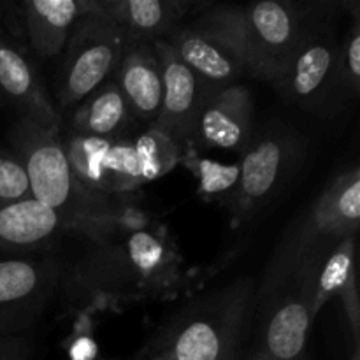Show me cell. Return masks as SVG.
<instances>
[{
  "instance_id": "cell-1",
  "label": "cell",
  "mask_w": 360,
  "mask_h": 360,
  "mask_svg": "<svg viewBox=\"0 0 360 360\" xmlns=\"http://www.w3.org/2000/svg\"><path fill=\"white\" fill-rule=\"evenodd\" d=\"M181 281V257L162 225L86 239L83 252L63 267L58 290L72 309L118 308L164 297Z\"/></svg>"
},
{
  "instance_id": "cell-2",
  "label": "cell",
  "mask_w": 360,
  "mask_h": 360,
  "mask_svg": "<svg viewBox=\"0 0 360 360\" xmlns=\"http://www.w3.org/2000/svg\"><path fill=\"white\" fill-rule=\"evenodd\" d=\"M255 297L257 283L250 276L197 295L162 326L155 354L169 360H241Z\"/></svg>"
},
{
  "instance_id": "cell-3",
  "label": "cell",
  "mask_w": 360,
  "mask_h": 360,
  "mask_svg": "<svg viewBox=\"0 0 360 360\" xmlns=\"http://www.w3.org/2000/svg\"><path fill=\"white\" fill-rule=\"evenodd\" d=\"M239 53L246 74L274 84L290 62L304 30V16L288 0L213 4L199 18Z\"/></svg>"
},
{
  "instance_id": "cell-4",
  "label": "cell",
  "mask_w": 360,
  "mask_h": 360,
  "mask_svg": "<svg viewBox=\"0 0 360 360\" xmlns=\"http://www.w3.org/2000/svg\"><path fill=\"white\" fill-rule=\"evenodd\" d=\"M323 260H308L280 276L262 278L252 322L253 354L269 360H306L309 329L316 316V278Z\"/></svg>"
},
{
  "instance_id": "cell-5",
  "label": "cell",
  "mask_w": 360,
  "mask_h": 360,
  "mask_svg": "<svg viewBox=\"0 0 360 360\" xmlns=\"http://www.w3.org/2000/svg\"><path fill=\"white\" fill-rule=\"evenodd\" d=\"M9 151L21 165L32 199L51 207L65 221V231L88 211L101 192L84 188L74 179L60 130L44 129L18 118L7 134Z\"/></svg>"
},
{
  "instance_id": "cell-6",
  "label": "cell",
  "mask_w": 360,
  "mask_h": 360,
  "mask_svg": "<svg viewBox=\"0 0 360 360\" xmlns=\"http://www.w3.org/2000/svg\"><path fill=\"white\" fill-rule=\"evenodd\" d=\"M304 30L274 88L288 105L329 115L345 101L340 79V37L330 16L302 14Z\"/></svg>"
},
{
  "instance_id": "cell-7",
  "label": "cell",
  "mask_w": 360,
  "mask_h": 360,
  "mask_svg": "<svg viewBox=\"0 0 360 360\" xmlns=\"http://www.w3.org/2000/svg\"><path fill=\"white\" fill-rule=\"evenodd\" d=\"M304 158V141L280 120L255 129L252 143L239 157V183L229 202L236 224L250 220L273 202L290 183Z\"/></svg>"
},
{
  "instance_id": "cell-8",
  "label": "cell",
  "mask_w": 360,
  "mask_h": 360,
  "mask_svg": "<svg viewBox=\"0 0 360 360\" xmlns=\"http://www.w3.org/2000/svg\"><path fill=\"white\" fill-rule=\"evenodd\" d=\"M130 44L115 23L90 0L86 13L74 25L62 51L56 98L60 108L77 105L112 79Z\"/></svg>"
},
{
  "instance_id": "cell-9",
  "label": "cell",
  "mask_w": 360,
  "mask_h": 360,
  "mask_svg": "<svg viewBox=\"0 0 360 360\" xmlns=\"http://www.w3.org/2000/svg\"><path fill=\"white\" fill-rule=\"evenodd\" d=\"M63 264L53 255L0 259V340L34 329L58 292Z\"/></svg>"
},
{
  "instance_id": "cell-10",
  "label": "cell",
  "mask_w": 360,
  "mask_h": 360,
  "mask_svg": "<svg viewBox=\"0 0 360 360\" xmlns=\"http://www.w3.org/2000/svg\"><path fill=\"white\" fill-rule=\"evenodd\" d=\"M153 48L160 62L164 94L160 112L150 127L172 141L183 155L192 148L197 116L211 90L176 56L165 39L155 41Z\"/></svg>"
},
{
  "instance_id": "cell-11",
  "label": "cell",
  "mask_w": 360,
  "mask_h": 360,
  "mask_svg": "<svg viewBox=\"0 0 360 360\" xmlns=\"http://www.w3.org/2000/svg\"><path fill=\"white\" fill-rule=\"evenodd\" d=\"M253 97L241 83L211 90L197 116L192 150H220L241 157L255 134Z\"/></svg>"
},
{
  "instance_id": "cell-12",
  "label": "cell",
  "mask_w": 360,
  "mask_h": 360,
  "mask_svg": "<svg viewBox=\"0 0 360 360\" xmlns=\"http://www.w3.org/2000/svg\"><path fill=\"white\" fill-rule=\"evenodd\" d=\"M90 7V0H25L0 4V27H16L18 35L42 58L62 55L74 25ZM7 28V30H9Z\"/></svg>"
},
{
  "instance_id": "cell-13",
  "label": "cell",
  "mask_w": 360,
  "mask_h": 360,
  "mask_svg": "<svg viewBox=\"0 0 360 360\" xmlns=\"http://www.w3.org/2000/svg\"><path fill=\"white\" fill-rule=\"evenodd\" d=\"M0 97L16 109L20 118L60 130L62 116L49 98L37 69L21 46L4 34V28H0Z\"/></svg>"
},
{
  "instance_id": "cell-14",
  "label": "cell",
  "mask_w": 360,
  "mask_h": 360,
  "mask_svg": "<svg viewBox=\"0 0 360 360\" xmlns=\"http://www.w3.org/2000/svg\"><path fill=\"white\" fill-rule=\"evenodd\" d=\"M165 41L210 90L238 83L239 77L246 74L245 63L231 42L202 21L195 20L179 30L176 28Z\"/></svg>"
},
{
  "instance_id": "cell-15",
  "label": "cell",
  "mask_w": 360,
  "mask_h": 360,
  "mask_svg": "<svg viewBox=\"0 0 360 360\" xmlns=\"http://www.w3.org/2000/svg\"><path fill=\"white\" fill-rule=\"evenodd\" d=\"M97 7L118 27L130 46L165 39L188 13V0H97Z\"/></svg>"
},
{
  "instance_id": "cell-16",
  "label": "cell",
  "mask_w": 360,
  "mask_h": 360,
  "mask_svg": "<svg viewBox=\"0 0 360 360\" xmlns=\"http://www.w3.org/2000/svg\"><path fill=\"white\" fill-rule=\"evenodd\" d=\"M112 81L122 91L132 118L153 125L160 112L164 81L153 42L130 46Z\"/></svg>"
},
{
  "instance_id": "cell-17",
  "label": "cell",
  "mask_w": 360,
  "mask_h": 360,
  "mask_svg": "<svg viewBox=\"0 0 360 360\" xmlns=\"http://www.w3.org/2000/svg\"><path fill=\"white\" fill-rule=\"evenodd\" d=\"M60 231H65L63 218L32 197L0 206V253L30 255L48 246Z\"/></svg>"
},
{
  "instance_id": "cell-18",
  "label": "cell",
  "mask_w": 360,
  "mask_h": 360,
  "mask_svg": "<svg viewBox=\"0 0 360 360\" xmlns=\"http://www.w3.org/2000/svg\"><path fill=\"white\" fill-rule=\"evenodd\" d=\"M355 238H345L322 262L316 278L315 301L313 311L319 315L320 309L329 302V299L340 297L343 301L348 322H350L354 341L360 338V308L357 285H355Z\"/></svg>"
},
{
  "instance_id": "cell-19",
  "label": "cell",
  "mask_w": 360,
  "mask_h": 360,
  "mask_svg": "<svg viewBox=\"0 0 360 360\" xmlns=\"http://www.w3.org/2000/svg\"><path fill=\"white\" fill-rule=\"evenodd\" d=\"M132 120L125 98L112 79L88 95L74 111L70 132L77 136L111 139L122 136Z\"/></svg>"
},
{
  "instance_id": "cell-20",
  "label": "cell",
  "mask_w": 360,
  "mask_h": 360,
  "mask_svg": "<svg viewBox=\"0 0 360 360\" xmlns=\"http://www.w3.org/2000/svg\"><path fill=\"white\" fill-rule=\"evenodd\" d=\"M183 162L197 176L199 193L206 200H218L225 207L234 197L239 183V162L236 164H220V162L200 158L192 150L181 155Z\"/></svg>"
},
{
  "instance_id": "cell-21",
  "label": "cell",
  "mask_w": 360,
  "mask_h": 360,
  "mask_svg": "<svg viewBox=\"0 0 360 360\" xmlns=\"http://www.w3.org/2000/svg\"><path fill=\"white\" fill-rule=\"evenodd\" d=\"M134 146L144 183L162 176L181 158V150L151 127L134 139Z\"/></svg>"
},
{
  "instance_id": "cell-22",
  "label": "cell",
  "mask_w": 360,
  "mask_h": 360,
  "mask_svg": "<svg viewBox=\"0 0 360 360\" xmlns=\"http://www.w3.org/2000/svg\"><path fill=\"white\" fill-rule=\"evenodd\" d=\"M338 65H340V79L345 97L355 98L360 91V13L357 2L352 9L350 27L340 41Z\"/></svg>"
},
{
  "instance_id": "cell-23",
  "label": "cell",
  "mask_w": 360,
  "mask_h": 360,
  "mask_svg": "<svg viewBox=\"0 0 360 360\" xmlns=\"http://www.w3.org/2000/svg\"><path fill=\"white\" fill-rule=\"evenodd\" d=\"M28 197L30 190L23 169L9 150L0 146V206Z\"/></svg>"
},
{
  "instance_id": "cell-24",
  "label": "cell",
  "mask_w": 360,
  "mask_h": 360,
  "mask_svg": "<svg viewBox=\"0 0 360 360\" xmlns=\"http://www.w3.org/2000/svg\"><path fill=\"white\" fill-rule=\"evenodd\" d=\"M35 340L34 333L0 340V360H34Z\"/></svg>"
},
{
  "instance_id": "cell-25",
  "label": "cell",
  "mask_w": 360,
  "mask_h": 360,
  "mask_svg": "<svg viewBox=\"0 0 360 360\" xmlns=\"http://www.w3.org/2000/svg\"><path fill=\"white\" fill-rule=\"evenodd\" d=\"M95 343L90 338H77L70 347V359L72 360H94L95 359Z\"/></svg>"
},
{
  "instance_id": "cell-26",
  "label": "cell",
  "mask_w": 360,
  "mask_h": 360,
  "mask_svg": "<svg viewBox=\"0 0 360 360\" xmlns=\"http://www.w3.org/2000/svg\"><path fill=\"white\" fill-rule=\"evenodd\" d=\"M241 360H269V359H266V357H262V355H259V354H253V352H250V354L243 355Z\"/></svg>"
},
{
  "instance_id": "cell-27",
  "label": "cell",
  "mask_w": 360,
  "mask_h": 360,
  "mask_svg": "<svg viewBox=\"0 0 360 360\" xmlns=\"http://www.w3.org/2000/svg\"><path fill=\"white\" fill-rule=\"evenodd\" d=\"M350 360H360V343L359 341H354V352H352Z\"/></svg>"
},
{
  "instance_id": "cell-28",
  "label": "cell",
  "mask_w": 360,
  "mask_h": 360,
  "mask_svg": "<svg viewBox=\"0 0 360 360\" xmlns=\"http://www.w3.org/2000/svg\"><path fill=\"white\" fill-rule=\"evenodd\" d=\"M151 360H169V359L165 357V355H158V354H155L153 357H151Z\"/></svg>"
},
{
  "instance_id": "cell-29",
  "label": "cell",
  "mask_w": 360,
  "mask_h": 360,
  "mask_svg": "<svg viewBox=\"0 0 360 360\" xmlns=\"http://www.w3.org/2000/svg\"><path fill=\"white\" fill-rule=\"evenodd\" d=\"M0 28H2V27H0Z\"/></svg>"
}]
</instances>
